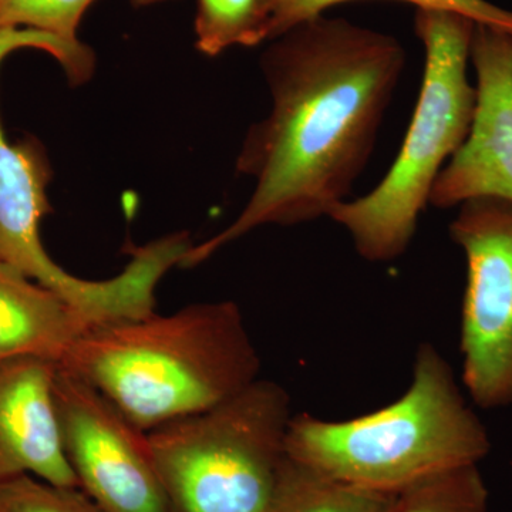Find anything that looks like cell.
Instances as JSON below:
<instances>
[{
  "mask_svg": "<svg viewBox=\"0 0 512 512\" xmlns=\"http://www.w3.org/2000/svg\"><path fill=\"white\" fill-rule=\"evenodd\" d=\"M355 0H261L264 43L284 35L299 23L325 15L340 3ZM417 8L451 10L467 16L478 25L491 26L512 35V10L500 8L488 0H397Z\"/></svg>",
  "mask_w": 512,
  "mask_h": 512,
  "instance_id": "cell-14",
  "label": "cell"
},
{
  "mask_svg": "<svg viewBox=\"0 0 512 512\" xmlns=\"http://www.w3.org/2000/svg\"><path fill=\"white\" fill-rule=\"evenodd\" d=\"M137 8H143V6L156 5V3L167 2V0H130Z\"/></svg>",
  "mask_w": 512,
  "mask_h": 512,
  "instance_id": "cell-18",
  "label": "cell"
},
{
  "mask_svg": "<svg viewBox=\"0 0 512 512\" xmlns=\"http://www.w3.org/2000/svg\"><path fill=\"white\" fill-rule=\"evenodd\" d=\"M94 0H0V30L26 29L55 40L66 55L67 76L82 83L92 74V50L77 39V29Z\"/></svg>",
  "mask_w": 512,
  "mask_h": 512,
  "instance_id": "cell-13",
  "label": "cell"
},
{
  "mask_svg": "<svg viewBox=\"0 0 512 512\" xmlns=\"http://www.w3.org/2000/svg\"><path fill=\"white\" fill-rule=\"evenodd\" d=\"M471 64L477 106L467 140L441 171L430 205L457 208L473 198L512 201V35L476 25Z\"/></svg>",
  "mask_w": 512,
  "mask_h": 512,
  "instance_id": "cell-9",
  "label": "cell"
},
{
  "mask_svg": "<svg viewBox=\"0 0 512 512\" xmlns=\"http://www.w3.org/2000/svg\"><path fill=\"white\" fill-rule=\"evenodd\" d=\"M195 35L197 49L207 56L261 45V0H197Z\"/></svg>",
  "mask_w": 512,
  "mask_h": 512,
  "instance_id": "cell-15",
  "label": "cell"
},
{
  "mask_svg": "<svg viewBox=\"0 0 512 512\" xmlns=\"http://www.w3.org/2000/svg\"><path fill=\"white\" fill-rule=\"evenodd\" d=\"M293 414L282 384L255 380L204 412L148 431L170 512H266Z\"/></svg>",
  "mask_w": 512,
  "mask_h": 512,
  "instance_id": "cell-5",
  "label": "cell"
},
{
  "mask_svg": "<svg viewBox=\"0 0 512 512\" xmlns=\"http://www.w3.org/2000/svg\"><path fill=\"white\" fill-rule=\"evenodd\" d=\"M397 494L340 483L288 457L266 512H394Z\"/></svg>",
  "mask_w": 512,
  "mask_h": 512,
  "instance_id": "cell-12",
  "label": "cell"
},
{
  "mask_svg": "<svg viewBox=\"0 0 512 512\" xmlns=\"http://www.w3.org/2000/svg\"><path fill=\"white\" fill-rule=\"evenodd\" d=\"M448 231L466 256L461 308V382L484 410L512 406V201L458 205Z\"/></svg>",
  "mask_w": 512,
  "mask_h": 512,
  "instance_id": "cell-7",
  "label": "cell"
},
{
  "mask_svg": "<svg viewBox=\"0 0 512 512\" xmlns=\"http://www.w3.org/2000/svg\"><path fill=\"white\" fill-rule=\"evenodd\" d=\"M12 49L0 40V63ZM50 167L35 140L9 143L0 123V262L18 269L69 303L92 328L146 318L156 308L163 269L137 252L126 268L106 281H86L64 271L47 254L40 222L49 214Z\"/></svg>",
  "mask_w": 512,
  "mask_h": 512,
  "instance_id": "cell-6",
  "label": "cell"
},
{
  "mask_svg": "<svg viewBox=\"0 0 512 512\" xmlns=\"http://www.w3.org/2000/svg\"><path fill=\"white\" fill-rule=\"evenodd\" d=\"M0 512H103L80 488L60 487L33 476L0 484Z\"/></svg>",
  "mask_w": 512,
  "mask_h": 512,
  "instance_id": "cell-17",
  "label": "cell"
},
{
  "mask_svg": "<svg viewBox=\"0 0 512 512\" xmlns=\"http://www.w3.org/2000/svg\"><path fill=\"white\" fill-rule=\"evenodd\" d=\"M57 365L37 357L0 363V484L33 476L79 488L64 456L53 382Z\"/></svg>",
  "mask_w": 512,
  "mask_h": 512,
  "instance_id": "cell-10",
  "label": "cell"
},
{
  "mask_svg": "<svg viewBox=\"0 0 512 512\" xmlns=\"http://www.w3.org/2000/svg\"><path fill=\"white\" fill-rule=\"evenodd\" d=\"M57 366L148 433L231 399L261 377L262 363L241 308L218 301L96 326Z\"/></svg>",
  "mask_w": 512,
  "mask_h": 512,
  "instance_id": "cell-2",
  "label": "cell"
},
{
  "mask_svg": "<svg viewBox=\"0 0 512 512\" xmlns=\"http://www.w3.org/2000/svg\"><path fill=\"white\" fill-rule=\"evenodd\" d=\"M261 67L271 111L249 128L237 160L254 192L227 228L191 245L183 268L256 228L329 218L348 201L375 153L406 50L392 35L322 15L271 40Z\"/></svg>",
  "mask_w": 512,
  "mask_h": 512,
  "instance_id": "cell-1",
  "label": "cell"
},
{
  "mask_svg": "<svg viewBox=\"0 0 512 512\" xmlns=\"http://www.w3.org/2000/svg\"><path fill=\"white\" fill-rule=\"evenodd\" d=\"M488 498L480 468L466 466L404 488L394 512H488Z\"/></svg>",
  "mask_w": 512,
  "mask_h": 512,
  "instance_id": "cell-16",
  "label": "cell"
},
{
  "mask_svg": "<svg viewBox=\"0 0 512 512\" xmlns=\"http://www.w3.org/2000/svg\"><path fill=\"white\" fill-rule=\"evenodd\" d=\"M53 400L64 456L103 512H170L147 431L82 377L57 366Z\"/></svg>",
  "mask_w": 512,
  "mask_h": 512,
  "instance_id": "cell-8",
  "label": "cell"
},
{
  "mask_svg": "<svg viewBox=\"0 0 512 512\" xmlns=\"http://www.w3.org/2000/svg\"><path fill=\"white\" fill-rule=\"evenodd\" d=\"M476 25L451 10L417 8L414 13L426 62L402 148L375 190L343 202L329 215L367 262L384 264L406 254L437 178L467 140L477 106L476 86L468 80Z\"/></svg>",
  "mask_w": 512,
  "mask_h": 512,
  "instance_id": "cell-4",
  "label": "cell"
},
{
  "mask_svg": "<svg viewBox=\"0 0 512 512\" xmlns=\"http://www.w3.org/2000/svg\"><path fill=\"white\" fill-rule=\"evenodd\" d=\"M490 450L487 427L431 343L417 349L412 382L396 402L350 420L293 414L286 436L295 463L392 494L454 468L478 466Z\"/></svg>",
  "mask_w": 512,
  "mask_h": 512,
  "instance_id": "cell-3",
  "label": "cell"
},
{
  "mask_svg": "<svg viewBox=\"0 0 512 512\" xmlns=\"http://www.w3.org/2000/svg\"><path fill=\"white\" fill-rule=\"evenodd\" d=\"M90 329L55 292L0 262V363L37 357L59 365Z\"/></svg>",
  "mask_w": 512,
  "mask_h": 512,
  "instance_id": "cell-11",
  "label": "cell"
}]
</instances>
